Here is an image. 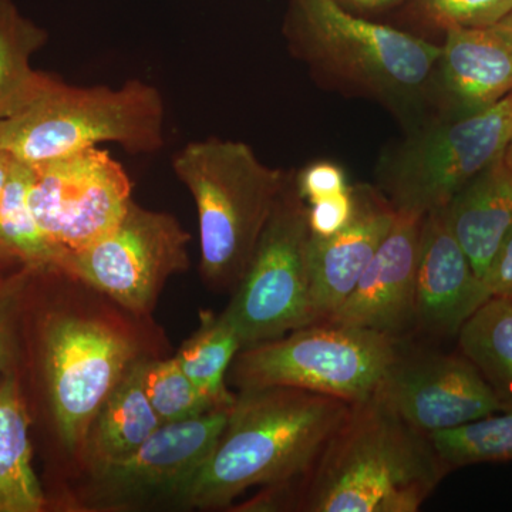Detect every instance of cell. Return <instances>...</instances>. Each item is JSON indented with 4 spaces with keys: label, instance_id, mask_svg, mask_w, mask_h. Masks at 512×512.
<instances>
[{
    "label": "cell",
    "instance_id": "cell-20",
    "mask_svg": "<svg viewBox=\"0 0 512 512\" xmlns=\"http://www.w3.org/2000/svg\"><path fill=\"white\" fill-rule=\"evenodd\" d=\"M45 494L32 466L29 417L15 375L0 382V512H39Z\"/></svg>",
    "mask_w": 512,
    "mask_h": 512
},
{
    "label": "cell",
    "instance_id": "cell-13",
    "mask_svg": "<svg viewBox=\"0 0 512 512\" xmlns=\"http://www.w3.org/2000/svg\"><path fill=\"white\" fill-rule=\"evenodd\" d=\"M231 406L164 423L131 456L94 470L96 495L107 507L126 508L173 498L204 464L227 426Z\"/></svg>",
    "mask_w": 512,
    "mask_h": 512
},
{
    "label": "cell",
    "instance_id": "cell-18",
    "mask_svg": "<svg viewBox=\"0 0 512 512\" xmlns=\"http://www.w3.org/2000/svg\"><path fill=\"white\" fill-rule=\"evenodd\" d=\"M444 212L454 237L483 281L512 227V168L504 156L464 185Z\"/></svg>",
    "mask_w": 512,
    "mask_h": 512
},
{
    "label": "cell",
    "instance_id": "cell-25",
    "mask_svg": "<svg viewBox=\"0 0 512 512\" xmlns=\"http://www.w3.org/2000/svg\"><path fill=\"white\" fill-rule=\"evenodd\" d=\"M429 436L450 470L471 464L512 461V407Z\"/></svg>",
    "mask_w": 512,
    "mask_h": 512
},
{
    "label": "cell",
    "instance_id": "cell-29",
    "mask_svg": "<svg viewBox=\"0 0 512 512\" xmlns=\"http://www.w3.org/2000/svg\"><path fill=\"white\" fill-rule=\"evenodd\" d=\"M355 195L352 185L335 197L308 205L309 228L313 237L329 238L338 234L352 220Z\"/></svg>",
    "mask_w": 512,
    "mask_h": 512
},
{
    "label": "cell",
    "instance_id": "cell-1",
    "mask_svg": "<svg viewBox=\"0 0 512 512\" xmlns=\"http://www.w3.org/2000/svg\"><path fill=\"white\" fill-rule=\"evenodd\" d=\"M429 434L379 394L353 403L315 466L271 490L303 512H416L450 473Z\"/></svg>",
    "mask_w": 512,
    "mask_h": 512
},
{
    "label": "cell",
    "instance_id": "cell-17",
    "mask_svg": "<svg viewBox=\"0 0 512 512\" xmlns=\"http://www.w3.org/2000/svg\"><path fill=\"white\" fill-rule=\"evenodd\" d=\"M510 93L512 32L501 25L447 30L431 92L436 114L476 113Z\"/></svg>",
    "mask_w": 512,
    "mask_h": 512
},
{
    "label": "cell",
    "instance_id": "cell-2",
    "mask_svg": "<svg viewBox=\"0 0 512 512\" xmlns=\"http://www.w3.org/2000/svg\"><path fill=\"white\" fill-rule=\"evenodd\" d=\"M350 406L295 387L239 390L214 450L174 503L217 510L249 488L296 483L315 466Z\"/></svg>",
    "mask_w": 512,
    "mask_h": 512
},
{
    "label": "cell",
    "instance_id": "cell-10",
    "mask_svg": "<svg viewBox=\"0 0 512 512\" xmlns=\"http://www.w3.org/2000/svg\"><path fill=\"white\" fill-rule=\"evenodd\" d=\"M136 352L124 333L101 320L69 315L47 325V384L67 450L86 443L101 406L136 362Z\"/></svg>",
    "mask_w": 512,
    "mask_h": 512
},
{
    "label": "cell",
    "instance_id": "cell-34",
    "mask_svg": "<svg viewBox=\"0 0 512 512\" xmlns=\"http://www.w3.org/2000/svg\"><path fill=\"white\" fill-rule=\"evenodd\" d=\"M504 161L512 168V137L507 148H505Z\"/></svg>",
    "mask_w": 512,
    "mask_h": 512
},
{
    "label": "cell",
    "instance_id": "cell-22",
    "mask_svg": "<svg viewBox=\"0 0 512 512\" xmlns=\"http://www.w3.org/2000/svg\"><path fill=\"white\" fill-rule=\"evenodd\" d=\"M47 37L15 0H0V120L18 110L42 83L45 73L33 70L30 62Z\"/></svg>",
    "mask_w": 512,
    "mask_h": 512
},
{
    "label": "cell",
    "instance_id": "cell-11",
    "mask_svg": "<svg viewBox=\"0 0 512 512\" xmlns=\"http://www.w3.org/2000/svg\"><path fill=\"white\" fill-rule=\"evenodd\" d=\"M29 168L30 208L66 256L116 227L133 200L123 165L97 147Z\"/></svg>",
    "mask_w": 512,
    "mask_h": 512
},
{
    "label": "cell",
    "instance_id": "cell-9",
    "mask_svg": "<svg viewBox=\"0 0 512 512\" xmlns=\"http://www.w3.org/2000/svg\"><path fill=\"white\" fill-rule=\"evenodd\" d=\"M188 242L190 234L174 215L131 200L116 227L66 256L63 274L93 286L127 311L146 315L165 282L190 266Z\"/></svg>",
    "mask_w": 512,
    "mask_h": 512
},
{
    "label": "cell",
    "instance_id": "cell-12",
    "mask_svg": "<svg viewBox=\"0 0 512 512\" xmlns=\"http://www.w3.org/2000/svg\"><path fill=\"white\" fill-rule=\"evenodd\" d=\"M376 394L426 434L507 410L461 353H410L400 348Z\"/></svg>",
    "mask_w": 512,
    "mask_h": 512
},
{
    "label": "cell",
    "instance_id": "cell-23",
    "mask_svg": "<svg viewBox=\"0 0 512 512\" xmlns=\"http://www.w3.org/2000/svg\"><path fill=\"white\" fill-rule=\"evenodd\" d=\"M241 349L237 330L224 313L201 312L200 326L175 359L215 407L231 406L237 394L228 390V370Z\"/></svg>",
    "mask_w": 512,
    "mask_h": 512
},
{
    "label": "cell",
    "instance_id": "cell-30",
    "mask_svg": "<svg viewBox=\"0 0 512 512\" xmlns=\"http://www.w3.org/2000/svg\"><path fill=\"white\" fill-rule=\"evenodd\" d=\"M22 279L18 276L8 281H0V370L8 362L10 349H12L13 325H15V313L19 305Z\"/></svg>",
    "mask_w": 512,
    "mask_h": 512
},
{
    "label": "cell",
    "instance_id": "cell-3",
    "mask_svg": "<svg viewBox=\"0 0 512 512\" xmlns=\"http://www.w3.org/2000/svg\"><path fill=\"white\" fill-rule=\"evenodd\" d=\"M289 39L320 77L380 101L407 130L429 119L441 46L370 22L336 0H293Z\"/></svg>",
    "mask_w": 512,
    "mask_h": 512
},
{
    "label": "cell",
    "instance_id": "cell-6",
    "mask_svg": "<svg viewBox=\"0 0 512 512\" xmlns=\"http://www.w3.org/2000/svg\"><path fill=\"white\" fill-rule=\"evenodd\" d=\"M512 137V93L464 114H434L380 154L376 187L397 212L443 210L461 188L503 157Z\"/></svg>",
    "mask_w": 512,
    "mask_h": 512
},
{
    "label": "cell",
    "instance_id": "cell-36",
    "mask_svg": "<svg viewBox=\"0 0 512 512\" xmlns=\"http://www.w3.org/2000/svg\"><path fill=\"white\" fill-rule=\"evenodd\" d=\"M6 255H8V256H9L8 252H6V251H5V249H3L2 247H0V258H2V256H6Z\"/></svg>",
    "mask_w": 512,
    "mask_h": 512
},
{
    "label": "cell",
    "instance_id": "cell-32",
    "mask_svg": "<svg viewBox=\"0 0 512 512\" xmlns=\"http://www.w3.org/2000/svg\"><path fill=\"white\" fill-rule=\"evenodd\" d=\"M343 8L353 13L380 12L396 8L409 0H336Z\"/></svg>",
    "mask_w": 512,
    "mask_h": 512
},
{
    "label": "cell",
    "instance_id": "cell-21",
    "mask_svg": "<svg viewBox=\"0 0 512 512\" xmlns=\"http://www.w3.org/2000/svg\"><path fill=\"white\" fill-rule=\"evenodd\" d=\"M458 348L467 357L495 396L512 407V298L487 299L461 326Z\"/></svg>",
    "mask_w": 512,
    "mask_h": 512
},
{
    "label": "cell",
    "instance_id": "cell-31",
    "mask_svg": "<svg viewBox=\"0 0 512 512\" xmlns=\"http://www.w3.org/2000/svg\"><path fill=\"white\" fill-rule=\"evenodd\" d=\"M483 282L490 298H512V227L501 242Z\"/></svg>",
    "mask_w": 512,
    "mask_h": 512
},
{
    "label": "cell",
    "instance_id": "cell-15",
    "mask_svg": "<svg viewBox=\"0 0 512 512\" xmlns=\"http://www.w3.org/2000/svg\"><path fill=\"white\" fill-rule=\"evenodd\" d=\"M487 299V288L454 237L444 208L424 215L414 284V330L433 338H453Z\"/></svg>",
    "mask_w": 512,
    "mask_h": 512
},
{
    "label": "cell",
    "instance_id": "cell-35",
    "mask_svg": "<svg viewBox=\"0 0 512 512\" xmlns=\"http://www.w3.org/2000/svg\"><path fill=\"white\" fill-rule=\"evenodd\" d=\"M498 25H501L503 26V28L508 29L510 30V32H512V10L510 13H508L507 16H505L503 20H501L500 23H498Z\"/></svg>",
    "mask_w": 512,
    "mask_h": 512
},
{
    "label": "cell",
    "instance_id": "cell-14",
    "mask_svg": "<svg viewBox=\"0 0 512 512\" xmlns=\"http://www.w3.org/2000/svg\"><path fill=\"white\" fill-rule=\"evenodd\" d=\"M424 215L397 212L387 237L328 322L400 340L414 330V284Z\"/></svg>",
    "mask_w": 512,
    "mask_h": 512
},
{
    "label": "cell",
    "instance_id": "cell-4",
    "mask_svg": "<svg viewBox=\"0 0 512 512\" xmlns=\"http://www.w3.org/2000/svg\"><path fill=\"white\" fill-rule=\"evenodd\" d=\"M116 143L128 153L164 144V101L156 87L131 80L111 89L77 87L45 73L18 110L0 120V151L37 165Z\"/></svg>",
    "mask_w": 512,
    "mask_h": 512
},
{
    "label": "cell",
    "instance_id": "cell-7",
    "mask_svg": "<svg viewBox=\"0 0 512 512\" xmlns=\"http://www.w3.org/2000/svg\"><path fill=\"white\" fill-rule=\"evenodd\" d=\"M402 342L372 330L323 322L239 350L229 382L239 390L295 387L345 400L370 399Z\"/></svg>",
    "mask_w": 512,
    "mask_h": 512
},
{
    "label": "cell",
    "instance_id": "cell-16",
    "mask_svg": "<svg viewBox=\"0 0 512 512\" xmlns=\"http://www.w3.org/2000/svg\"><path fill=\"white\" fill-rule=\"evenodd\" d=\"M355 211L338 234L309 241L308 265L315 323L328 322L355 288L397 217L376 185H352Z\"/></svg>",
    "mask_w": 512,
    "mask_h": 512
},
{
    "label": "cell",
    "instance_id": "cell-28",
    "mask_svg": "<svg viewBox=\"0 0 512 512\" xmlns=\"http://www.w3.org/2000/svg\"><path fill=\"white\" fill-rule=\"evenodd\" d=\"M296 185L306 204L335 197L348 190L350 185L342 165L335 161L318 160L295 171Z\"/></svg>",
    "mask_w": 512,
    "mask_h": 512
},
{
    "label": "cell",
    "instance_id": "cell-33",
    "mask_svg": "<svg viewBox=\"0 0 512 512\" xmlns=\"http://www.w3.org/2000/svg\"><path fill=\"white\" fill-rule=\"evenodd\" d=\"M15 160L9 154L0 151V201H2L3 192H5L6 184H8L10 173H12Z\"/></svg>",
    "mask_w": 512,
    "mask_h": 512
},
{
    "label": "cell",
    "instance_id": "cell-19",
    "mask_svg": "<svg viewBox=\"0 0 512 512\" xmlns=\"http://www.w3.org/2000/svg\"><path fill=\"white\" fill-rule=\"evenodd\" d=\"M143 366H130L94 420L86 440L94 470L131 456L163 424L144 390Z\"/></svg>",
    "mask_w": 512,
    "mask_h": 512
},
{
    "label": "cell",
    "instance_id": "cell-5",
    "mask_svg": "<svg viewBox=\"0 0 512 512\" xmlns=\"http://www.w3.org/2000/svg\"><path fill=\"white\" fill-rule=\"evenodd\" d=\"M173 168L197 207L202 278L234 292L289 171L268 167L242 141L215 137L187 144Z\"/></svg>",
    "mask_w": 512,
    "mask_h": 512
},
{
    "label": "cell",
    "instance_id": "cell-26",
    "mask_svg": "<svg viewBox=\"0 0 512 512\" xmlns=\"http://www.w3.org/2000/svg\"><path fill=\"white\" fill-rule=\"evenodd\" d=\"M143 384L163 424L192 419L215 409L211 400L185 375L175 357L154 362L144 360Z\"/></svg>",
    "mask_w": 512,
    "mask_h": 512
},
{
    "label": "cell",
    "instance_id": "cell-8",
    "mask_svg": "<svg viewBox=\"0 0 512 512\" xmlns=\"http://www.w3.org/2000/svg\"><path fill=\"white\" fill-rule=\"evenodd\" d=\"M308 204L288 178L224 316L242 348L315 325L309 282Z\"/></svg>",
    "mask_w": 512,
    "mask_h": 512
},
{
    "label": "cell",
    "instance_id": "cell-27",
    "mask_svg": "<svg viewBox=\"0 0 512 512\" xmlns=\"http://www.w3.org/2000/svg\"><path fill=\"white\" fill-rule=\"evenodd\" d=\"M420 15L444 32L498 25L512 10V0H413Z\"/></svg>",
    "mask_w": 512,
    "mask_h": 512
},
{
    "label": "cell",
    "instance_id": "cell-24",
    "mask_svg": "<svg viewBox=\"0 0 512 512\" xmlns=\"http://www.w3.org/2000/svg\"><path fill=\"white\" fill-rule=\"evenodd\" d=\"M30 168L15 161L0 201V247L30 271H63L66 255L50 242L29 204Z\"/></svg>",
    "mask_w": 512,
    "mask_h": 512
}]
</instances>
